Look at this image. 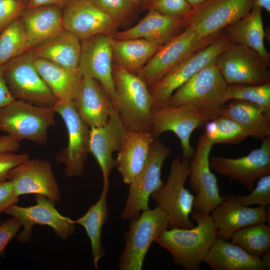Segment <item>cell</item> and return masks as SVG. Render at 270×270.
I'll list each match as a JSON object with an SVG mask.
<instances>
[{
	"instance_id": "obj_37",
	"label": "cell",
	"mask_w": 270,
	"mask_h": 270,
	"mask_svg": "<svg viewBox=\"0 0 270 270\" xmlns=\"http://www.w3.org/2000/svg\"><path fill=\"white\" fill-rule=\"evenodd\" d=\"M216 133L214 144H237L250 136L249 133L234 120L222 116L214 118Z\"/></svg>"
},
{
	"instance_id": "obj_15",
	"label": "cell",
	"mask_w": 270,
	"mask_h": 270,
	"mask_svg": "<svg viewBox=\"0 0 270 270\" xmlns=\"http://www.w3.org/2000/svg\"><path fill=\"white\" fill-rule=\"evenodd\" d=\"M54 108L62 118L68 134V146L57 160L64 164L67 176H82L90 152V129L78 115L73 100H58Z\"/></svg>"
},
{
	"instance_id": "obj_12",
	"label": "cell",
	"mask_w": 270,
	"mask_h": 270,
	"mask_svg": "<svg viewBox=\"0 0 270 270\" xmlns=\"http://www.w3.org/2000/svg\"><path fill=\"white\" fill-rule=\"evenodd\" d=\"M216 64L228 84L270 82L269 66L252 49L231 42L220 53Z\"/></svg>"
},
{
	"instance_id": "obj_46",
	"label": "cell",
	"mask_w": 270,
	"mask_h": 270,
	"mask_svg": "<svg viewBox=\"0 0 270 270\" xmlns=\"http://www.w3.org/2000/svg\"><path fill=\"white\" fill-rule=\"evenodd\" d=\"M20 147L19 141L9 135L0 136V152H15Z\"/></svg>"
},
{
	"instance_id": "obj_40",
	"label": "cell",
	"mask_w": 270,
	"mask_h": 270,
	"mask_svg": "<svg viewBox=\"0 0 270 270\" xmlns=\"http://www.w3.org/2000/svg\"><path fill=\"white\" fill-rule=\"evenodd\" d=\"M236 196L238 202L245 206L254 204L268 206L270 204V174L260 178L256 188L250 194Z\"/></svg>"
},
{
	"instance_id": "obj_48",
	"label": "cell",
	"mask_w": 270,
	"mask_h": 270,
	"mask_svg": "<svg viewBox=\"0 0 270 270\" xmlns=\"http://www.w3.org/2000/svg\"><path fill=\"white\" fill-rule=\"evenodd\" d=\"M261 262L266 269H270V250H268L260 258Z\"/></svg>"
},
{
	"instance_id": "obj_17",
	"label": "cell",
	"mask_w": 270,
	"mask_h": 270,
	"mask_svg": "<svg viewBox=\"0 0 270 270\" xmlns=\"http://www.w3.org/2000/svg\"><path fill=\"white\" fill-rule=\"evenodd\" d=\"M260 146L238 158L214 156L209 159L210 169L237 181L252 191L256 181L270 174V136L263 138Z\"/></svg>"
},
{
	"instance_id": "obj_1",
	"label": "cell",
	"mask_w": 270,
	"mask_h": 270,
	"mask_svg": "<svg viewBox=\"0 0 270 270\" xmlns=\"http://www.w3.org/2000/svg\"><path fill=\"white\" fill-rule=\"evenodd\" d=\"M191 216L196 226L168 229L155 242L172 254L176 264L186 270H199L218 235L210 214L192 210Z\"/></svg>"
},
{
	"instance_id": "obj_7",
	"label": "cell",
	"mask_w": 270,
	"mask_h": 270,
	"mask_svg": "<svg viewBox=\"0 0 270 270\" xmlns=\"http://www.w3.org/2000/svg\"><path fill=\"white\" fill-rule=\"evenodd\" d=\"M227 86L214 62L200 70L178 88L171 96L168 105L190 104L219 116L226 102Z\"/></svg>"
},
{
	"instance_id": "obj_4",
	"label": "cell",
	"mask_w": 270,
	"mask_h": 270,
	"mask_svg": "<svg viewBox=\"0 0 270 270\" xmlns=\"http://www.w3.org/2000/svg\"><path fill=\"white\" fill-rule=\"evenodd\" d=\"M190 160L176 157L172 162L167 181L151 198L166 214L171 228H190L189 218L193 210L194 196L184 187L188 177Z\"/></svg>"
},
{
	"instance_id": "obj_8",
	"label": "cell",
	"mask_w": 270,
	"mask_h": 270,
	"mask_svg": "<svg viewBox=\"0 0 270 270\" xmlns=\"http://www.w3.org/2000/svg\"><path fill=\"white\" fill-rule=\"evenodd\" d=\"M230 42L224 30L214 42L187 57L148 88L153 108L167 106L174 92L197 72L216 62L218 55Z\"/></svg>"
},
{
	"instance_id": "obj_26",
	"label": "cell",
	"mask_w": 270,
	"mask_h": 270,
	"mask_svg": "<svg viewBox=\"0 0 270 270\" xmlns=\"http://www.w3.org/2000/svg\"><path fill=\"white\" fill-rule=\"evenodd\" d=\"M62 9L46 5L26 9L21 16L30 50L64 30Z\"/></svg>"
},
{
	"instance_id": "obj_42",
	"label": "cell",
	"mask_w": 270,
	"mask_h": 270,
	"mask_svg": "<svg viewBox=\"0 0 270 270\" xmlns=\"http://www.w3.org/2000/svg\"><path fill=\"white\" fill-rule=\"evenodd\" d=\"M22 226L20 221L14 216L0 224V256H4L6 246L17 236Z\"/></svg>"
},
{
	"instance_id": "obj_13",
	"label": "cell",
	"mask_w": 270,
	"mask_h": 270,
	"mask_svg": "<svg viewBox=\"0 0 270 270\" xmlns=\"http://www.w3.org/2000/svg\"><path fill=\"white\" fill-rule=\"evenodd\" d=\"M256 0H207L192 8L186 18L188 26L200 36L208 37L223 32L246 16Z\"/></svg>"
},
{
	"instance_id": "obj_21",
	"label": "cell",
	"mask_w": 270,
	"mask_h": 270,
	"mask_svg": "<svg viewBox=\"0 0 270 270\" xmlns=\"http://www.w3.org/2000/svg\"><path fill=\"white\" fill-rule=\"evenodd\" d=\"M250 208L240 204L236 195L226 198L212 212L217 235L228 240L236 230L258 223L270 222V207Z\"/></svg>"
},
{
	"instance_id": "obj_47",
	"label": "cell",
	"mask_w": 270,
	"mask_h": 270,
	"mask_svg": "<svg viewBox=\"0 0 270 270\" xmlns=\"http://www.w3.org/2000/svg\"><path fill=\"white\" fill-rule=\"evenodd\" d=\"M69 0H30L26 4V9L46 5L56 6L63 9Z\"/></svg>"
},
{
	"instance_id": "obj_33",
	"label": "cell",
	"mask_w": 270,
	"mask_h": 270,
	"mask_svg": "<svg viewBox=\"0 0 270 270\" xmlns=\"http://www.w3.org/2000/svg\"><path fill=\"white\" fill-rule=\"evenodd\" d=\"M110 182L103 183V187L100 198L92 205L82 217L74 221L84 227L89 238L95 269L98 267L100 260L105 254L102 246V230L107 221L110 211L106 204V198L109 190Z\"/></svg>"
},
{
	"instance_id": "obj_53",
	"label": "cell",
	"mask_w": 270,
	"mask_h": 270,
	"mask_svg": "<svg viewBox=\"0 0 270 270\" xmlns=\"http://www.w3.org/2000/svg\"><path fill=\"white\" fill-rule=\"evenodd\" d=\"M20 0L23 2H24L25 4H27L28 2L30 0Z\"/></svg>"
},
{
	"instance_id": "obj_22",
	"label": "cell",
	"mask_w": 270,
	"mask_h": 270,
	"mask_svg": "<svg viewBox=\"0 0 270 270\" xmlns=\"http://www.w3.org/2000/svg\"><path fill=\"white\" fill-rule=\"evenodd\" d=\"M126 132L116 110L104 125L90 128L89 152L100 166L103 183L110 182V172L116 168L113 152L120 150Z\"/></svg>"
},
{
	"instance_id": "obj_49",
	"label": "cell",
	"mask_w": 270,
	"mask_h": 270,
	"mask_svg": "<svg viewBox=\"0 0 270 270\" xmlns=\"http://www.w3.org/2000/svg\"><path fill=\"white\" fill-rule=\"evenodd\" d=\"M254 5L264 9L267 12H270V0H256Z\"/></svg>"
},
{
	"instance_id": "obj_51",
	"label": "cell",
	"mask_w": 270,
	"mask_h": 270,
	"mask_svg": "<svg viewBox=\"0 0 270 270\" xmlns=\"http://www.w3.org/2000/svg\"><path fill=\"white\" fill-rule=\"evenodd\" d=\"M153 0H142V8L145 9H147L148 6L152 2Z\"/></svg>"
},
{
	"instance_id": "obj_9",
	"label": "cell",
	"mask_w": 270,
	"mask_h": 270,
	"mask_svg": "<svg viewBox=\"0 0 270 270\" xmlns=\"http://www.w3.org/2000/svg\"><path fill=\"white\" fill-rule=\"evenodd\" d=\"M217 34L202 37L190 26L164 45L160 46L148 62L136 73L150 88L170 70L198 50L216 40Z\"/></svg>"
},
{
	"instance_id": "obj_19",
	"label": "cell",
	"mask_w": 270,
	"mask_h": 270,
	"mask_svg": "<svg viewBox=\"0 0 270 270\" xmlns=\"http://www.w3.org/2000/svg\"><path fill=\"white\" fill-rule=\"evenodd\" d=\"M7 180L12 182L17 196L34 194L46 196L54 204L61 198L60 188L50 162L28 159L12 168Z\"/></svg>"
},
{
	"instance_id": "obj_29",
	"label": "cell",
	"mask_w": 270,
	"mask_h": 270,
	"mask_svg": "<svg viewBox=\"0 0 270 270\" xmlns=\"http://www.w3.org/2000/svg\"><path fill=\"white\" fill-rule=\"evenodd\" d=\"M34 64L58 101L74 100L82 79L78 70H70L40 58H34Z\"/></svg>"
},
{
	"instance_id": "obj_5",
	"label": "cell",
	"mask_w": 270,
	"mask_h": 270,
	"mask_svg": "<svg viewBox=\"0 0 270 270\" xmlns=\"http://www.w3.org/2000/svg\"><path fill=\"white\" fill-rule=\"evenodd\" d=\"M218 116L190 104L154 108L150 116V133L156 138L166 132H174L180 140L182 158L191 161L195 154L190 145L192 134Z\"/></svg>"
},
{
	"instance_id": "obj_36",
	"label": "cell",
	"mask_w": 270,
	"mask_h": 270,
	"mask_svg": "<svg viewBox=\"0 0 270 270\" xmlns=\"http://www.w3.org/2000/svg\"><path fill=\"white\" fill-rule=\"evenodd\" d=\"M241 100L254 104L270 113V82L262 84H228L226 102Z\"/></svg>"
},
{
	"instance_id": "obj_25",
	"label": "cell",
	"mask_w": 270,
	"mask_h": 270,
	"mask_svg": "<svg viewBox=\"0 0 270 270\" xmlns=\"http://www.w3.org/2000/svg\"><path fill=\"white\" fill-rule=\"evenodd\" d=\"M154 139L150 132L127 130L116 160L126 184H130L142 169Z\"/></svg>"
},
{
	"instance_id": "obj_6",
	"label": "cell",
	"mask_w": 270,
	"mask_h": 270,
	"mask_svg": "<svg viewBox=\"0 0 270 270\" xmlns=\"http://www.w3.org/2000/svg\"><path fill=\"white\" fill-rule=\"evenodd\" d=\"M125 246L119 260L120 270H140L153 242L170 227L166 214L158 206L130 220Z\"/></svg>"
},
{
	"instance_id": "obj_11",
	"label": "cell",
	"mask_w": 270,
	"mask_h": 270,
	"mask_svg": "<svg viewBox=\"0 0 270 270\" xmlns=\"http://www.w3.org/2000/svg\"><path fill=\"white\" fill-rule=\"evenodd\" d=\"M170 152L158 138L154 139L144 166L129 184L128 196L120 214L122 220L137 218L141 212L150 209V196L164 184L161 179L162 168Z\"/></svg>"
},
{
	"instance_id": "obj_20",
	"label": "cell",
	"mask_w": 270,
	"mask_h": 270,
	"mask_svg": "<svg viewBox=\"0 0 270 270\" xmlns=\"http://www.w3.org/2000/svg\"><path fill=\"white\" fill-rule=\"evenodd\" d=\"M64 30L81 41L98 34L112 36L118 24L90 0H70L62 9Z\"/></svg>"
},
{
	"instance_id": "obj_27",
	"label": "cell",
	"mask_w": 270,
	"mask_h": 270,
	"mask_svg": "<svg viewBox=\"0 0 270 270\" xmlns=\"http://www.w3.org/2000/svg\"><path fill=\"white\" fill-rule=\"evenodd\" d=\"M262 8L254 5L244 17L227 26L224 30L230 42L246 46L256 52L270 67V54L265 47Z\"/></svg>"
},
{
	"instance_id": "obj_50",
	"label": "cell",
	"mask_w": 270,
	"mask_h": 270,
	"mask_svg": "<svg viewBox=\"0 0 270 270\" xmlns=\"http://www.w3.org/2000/svg\"><path fill=\"white\" fill-rule=\"evenodd\" d=\"M192 8H195L207 0H186Z\"/></svg>"
},
{
	"instance_id": "obj_39",
	"label": "cell",
	"mask_w": 270,
	"mask_h": 270,
	"mask_svg": "<svg viewBox=\"0 0 270 270\" xmlns=\"http://www.w3.org/2000/svg\"><path fill=\"white\" fill-rule=\"evenodd\" d=\"M192 8L186 0H153L147 8L179 19H186Z\"/></svg>"
},
{
	"instance_id": "obj_14",
	"label": "cell",
	"mask_w": 270,
	"mask_h": 270,
	"mask_svg": "<svg viewBox=\"0 0 270 270\" xmlns=\"http://www.w3.org/2000/svg\"><path fill=\"white\" fill-rule=\"evenodd\" d=\"M213 146L204 133L200 136L188 175L190 187L196 194L193 210L204 214H210L226 198L220 196L217 179L210 166Z\"/></svg>"
},
{
	"instance_id": "obj_30",
	"label": "cell",
	"mask_w": 270,
	"mask_h": 270,
	"mask_svg": "<svg viewBox=\"0 0 270 270\" xmlns=\"http://www.w3.org/2000/svg\"><path fill=\"white\" fill-rule=\"evenodd\" d=\"M204 262L212 270H264L260 258L217 236Z\"/></svg>"
},
{
	"instance_id": "obj_24",
	"label": "cell",
	"mask_w": 270,
	"mask_h": 270,
	"mask_svg": "<svg viewBox=\"0 0 270 270\" xmlns=\"http://www.w3.org/2000/svg\"><path fill=\"white\" fill-rule=\"evenodd\" d=\"M187 27L186 19L168 16L148 9L146 15L137 24L126 30L116 31L110 36L117 40L144 38L162 46Z\"/></svg>"
},
{
	"instance_id": "obj_41",
	"label": "cell",
	"mask_w": 270,
	"mask_h": 270,
	"mask_svg": "<svg viewBox=\"0 0 270 270\" xmlns=\"http://www.w3.org/2000/svg\"><path fill=\"white\" fill-rule=\"evenodd\" d=\"M26 4L20 0H0V32L14 20L20 17Z\"/></svg>"
},
{
	"instance_id": "obj_44",
	"label": "cell",
	"mask_w": 270,
	"mask_h": 270,
	"mask_svg": "<svg viewBox=\"0 0 270 270\" xmlns=\"http://www.w3.org/2000/svg\"><path fill=\"white\" fill-rule=\"evenodd\" d=\"M18 201V196L14 194L12 182L8 180L0 181V214L4 212Z\"/></svg>"
},
{
	"instance_id": "obj_2",
	"label": "cell",
	"mask_w": 270,
	"mask_h": 270,
	"mask_svg": "<svg viewBox=\"0 0 270 270\" xmlns=\"http://www.w3.org/2000/svg\"><path fill=\"white\" fill-rule=\"evenodd\" d=\"M114 105L127 130L150 132L153 108L149 88L136 74L113 64Z\"/></svg>"
},
{
	"instance_id": "obj_54",
	"label": "cell",
	"mask_w": 270,
	"mask_h": 270,
	"mask_svg": "<svg viewBox=\"0 0 270 270\" xmlns=\"http://www.w3.org/2000/svg\"><path fill=\"white\" fill-rule=\"evenodd\" d=\"M2 223V222L0 220V224Z\"/></svg>"
},
{
	"instance_id": "obj_23",
	"label": "cell",
	"mask_w": 270,
	"mask_h": 270,
	"mask_svg": "<svg viewBox=\"0 0 270 270\" xmlns=\"http://www.w3.org/2000/svg\"><path fill=\"white\" fill-rule=\"evenodd\" d=\"M73 101L80 118L90 128L104 125L116 110L104 88L91 78L82 77Z\"/></svg>"
},
{
	"instance_id": "obj_10",
	"label": "cell",
	"mask_w": 270,
	"mask_h": 270,
	"mask_svg": "<svg viewBox=\"0 0 270 270\" xmlns=\"http://www.w3.org/2000/svg\"><path fill=\"white\" fill-rule=\"evenodd\" d=\"M30 50L4 64V77L14 98L41 106H53L57 102L43 81Z\"/></svg>"
},
{
	"instance_id": "obj_3",
	"label": "cell",
	"mask_w": 270,
	"mask_h": 270,
	"mask_svg": "<svg viewBox=\"0 0 270 270\" xmlns=\"http://www.w3.org/2000/svg\"><path fill=\"white\" fill-rule=\"evenodd\" d=\"M56 113L54 106H38L15 99L0 109V131L18 141L43 144L48 128L55 124Z\"/></svg>"
},
{
	"instance_id": "obj_52",
	"label": "cell",
	"mask_w": 270,
	"mask_h": 270,
	"mask_svg": "<svg viewBox=\"0 0 270 270\" xmlns=\"http://www.w3.org/2000/svg\"><path fill=\"white\" fill-rule=\"evenodd\" d=\"M133 6L136 8L142 5V0H130Z\"/></svg>"
},
{
	"instance_id": "obj_43",
	"label": "cell",
	"mask_w": 270,
	"mask_h": 270,
	"mask_svg": "<svg viewBox=\"0 0 270 270\" xmlns=\"http://www.w3.org/2000/svg\"><path fill=\"white\" fill-rule=\"evenodd\" d=\"M29 159L26 154L0 152V181L7 180L8 172L14 168Z\"/></svg>"
},
{
	"instance_id": "obj_16",
	"label": "cell",
	"mask_w": 270,
	"mask_h": 270,
	"mask_svg": "<svg viewBox=\"0 0 270 270\" xmlns=\"http://www.w3.org/2000/svg\"><path fill=\"white\" fill-rule=\"evenodd\" d=\"M36 204L23 207L16 204L8 208L5 214L18 218L23 230L16 236L20 242H30L32 236V228L36 224L46 225L52 228L56 236L66 240L74 232L76 224L69 217L61 215L46 196L36 194Z\"/></svg>"
},
{
	"instance_id": "obj_32",
	"label": "cell",
	"mask_w": 270,
	"mask_h": 270,
	"mask_svg": "<svg viewBox=\"0 0 270 270\" xmlns=\"http://www.w3.org/2000/svg\"><path fill=\"white\" fill-rule=\"evenodd\" d=\"M113 60L126 70L136 73L160 46L144 38L117 40L110 36Z\"/></svg>"
},
{
	"instance_id": "obj_18",
	"label": "cell",
	"mask_w": 270,
	"mask_h": 270,
	"mask_svg": "<svg viewBox=\"0 0 270 270\" xmlns=\"http://www.w3.org/2000/svg\"><path fill=\"white\" fill-rule=\"evenodd\" d=\"M113 62L110 36L98 34L81 41L79 72L82 77L98 80L114 104Z\"/></svg>"
},
{
	"instance_id": "obj_45",
	"label": "cell",
	"mask_w": 270,
	"mask_h": 270,
	"mask_svg": "<svg viewBox=\"0 0 270 270\" xmlns=\"http://www.w3.org/2000/svg\"><path fill=\"white\" fill-rule=\"evenodd\" d=\"M14 100L4 80V65L0 66V109Z\"/></svg>"
},
{
	"instance_id": "obj_28",
	"label": "cell",
	"mask_w": 270,
	"mask_h": 270,
	"mask_svg": "<svg viewBox=\"0 0 270 270\" xmlns=\"http://www.w3.org/2000/svg\"><path fill=\"white\" fill-rule=\"evenodd\" d=\"M35 58L44 59L66 68L78 70L81 40L64 30L30 50Z\"/></svg>"
},
{
	"instance_id": "obj_38",
	"label": "cell",
	"mask_w": 270,
	"mask_h": 270,
	"mask_svg": "<svg viewBox=\"0 0 270 270\" xmlns=\"http://www.w3.org/2000/svg\"><path fill=\"white\" fill-rule=\"evenodd\" d=\"M118 25L133 12L136 8L130 0H90Z\"/></svg>"
},
{
	"instance_id": "obj_34",
	"label": "cell",
	"mask_w": 270,
	"mask_h": 270,
	"mask_svg": "<svg viewBox=\"0 0 270 270\" xmlns=\"http://www.w3.org/2000/svg\"><path fill=\"white\" fill-rule=\"evenodd\" d=\"M0 66L30 50L21 16L0 32Z\"/></svg>"
},
{
	"instance_id": "obj_35",
	"label": "cell",
	"mask_w": 270,
	"mask_h": 270,
	"mask_svg": "<svg viewBox=\"0 0 270 270\" xmlns=\"http://www.w3.org/2000/svg\"><path fill=\"white\" fill-rule=\"evenodd\" d=\"M236 244L250 256L260 258L270 250V227L265 223H258L235 232L231 238Z\"/></svg>"
},
{
	"instance_id": "obj_31",
	"label": "cell",
	"mask_w": 270,
	"mask_h": 270,
	"mask_svg": "<svg viewBox=\"0 0 270 270\" xmlns=\"http://www.w3.org/2000/svg\"><path fill=\"white\" fill-rule=\"evenodd\" d=\"M224 104L220 116L229 118L240 124L250 136L263 139L270 136V113L250 102L232 100Z\"/></svg>"
}]
</instances>
